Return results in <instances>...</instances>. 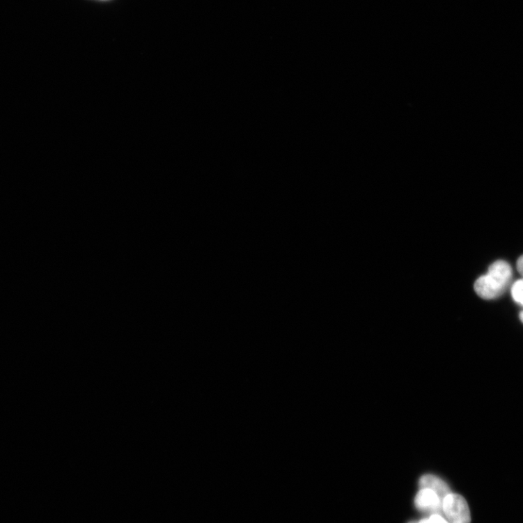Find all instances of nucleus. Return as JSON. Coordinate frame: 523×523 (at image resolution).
<instances>
[{
  "label": "nucleus",
  "instance_id": "obj_9",
  "mask_svg": "<svg viewBox=\"0 0 523 523\" xmlns=\"http://www.w3.org/2000/svg\"><path fill=\"white\" fill-rule=\"evenodd\" d=\"M417 522H418L412 521V522H409V523H417Z\"/></svg>",
  "mask_w": 523,
  "mask_h": 523
},
{
  "label": "nucleus",
  "instance_id": "obj_8",
  "mask_svg": "<svg viewBox=\"0 0 523 523\" xmlns=\"http://www.w3.org/2000/svg\"><path fill=\"white\" fill-rule=\"evenodd\" d=\"M520 318L521 320V322L523 323V311H522L520 314Z\"/></svg>",
  "mask_w": 523,
  "mask_h": 523
},
{
  "label": "nucleus",
  "instance_id": "obj_6",
  "mask_svg": "<svg viewBox=\"0 0 523 523\" xmlns=\"http://www.w3.org/2000/svg\"><path fill=\"white\" fill-rule=\"evenodd\" d=\"M429 519L431 523H450L441 515H432Z\"/></svg>",
  "mask_w": 523,
  "mask_h": 523
},
{
  "label": "nucleus",
  "instance_id": "obj_5",
  "mask_svg": "<svg viewBox=\"0 0 523 523\" xmlns=\"http://www.w3.org/2000/svg\"><path fill=\"white\" fill-rule=\"evenodd\" d=\"M513 299L523 306V279L517 281L513 286Z\"/></svg>",
  "mask_w": 523,
  "mask_h": 523
},
{
  "label": "nucleus",
  "instance_id": "obj_2",
  "mask_svg": "<svg viewBox=\"0 0 523 523\" xmlns=\"http://www.w3.org/2000/svg\"><path fill=\"white\" fill-rule=\"evenodd\" d=\"M443 513L450 523H470L471 515L468 504L459 494H449L443 500Z\"/></svg>",
  "mask_w": 523,
  "mask_h": 523
},
{
  "label": "nucleus",
  "instance_id": "obj_1",
  "mask_svg": "<svg viewBox=\"0 0 523 523\" xmlns=\"http://www.w3.org/2000/svg\"><path fill=\"white\" fill-rule=\"evenodd\" d=\"M512 276L513 271L510 264L498 260L489 267L487 274L476 281L475 290L483 299H495L504 293L510 282Z\"/></svg>",
  "mask_w": 523,
  "mask_h": 523
},
{
  "label": "nucleus",
  "instance_id": "obj_4",
  "mask_svg": "<svg viewBox=\"0 0 523 523\" xmlns=\"http://www.w3.org/2000/svg\"><path fill=\"white\" fill-rule=\"evenodd\" d=\"M420 488L430 489L443 501L451 493L448 485L441 478L432 475H426L419 480Z\"/></svg>",
  "mask_w": 523,
  "mask_h": 523
},
{
  "label": "nucleus",
  "instance_id": "obj_7",
  "mask_svg": "<svg viewBox=\"0 0 523 523\" xmlns=\"http://www.w3.org/2000/svg\"><path fill=\"white\" fill-rule=\"evenodd\" d=\"M517 266L519 273L523 276V256L519 258Z\"/></svg>",
  "mask_w": 523,
  "mask_h": 523
},
{
  "label": "nucleus",
  "instance_id": "obj_3",
  "mask_svg": "<svg viewBox=\"0 0 523 523\" xmlns=\"http://www.w3.org/2000/svg\"><path fill=\"white\" fill-rule=\"evenodd\" d=\"M414 504L418 510L432 515L443 513V501L434 492L428 488H421Z\"/></svg>",
  "mask_w": 523,
  "mask_h": 523
}]
</instances>
